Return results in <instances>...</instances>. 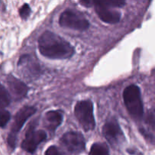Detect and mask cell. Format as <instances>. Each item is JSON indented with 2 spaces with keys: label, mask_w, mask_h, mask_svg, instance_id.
<instances>
[{
  "label": "cell",
  "mask_w": 155,
  "mask_h": 155,
  "mask_svg": "<svg viewBox=\"0 0 155 155\" xmlns=\"http://www.w3.org/2000/svg\"><path fill=\"white\" fill-rule=\"evenodd\" d=\"M39 50L50 59H67L72 57L74 48L68 41L51 31H45L39 38Z\"/></svg>",
  "instance_id": "obj_1"
},
{
  "label": "cell",
  "mask_w": 155,
  "mask_h": 155,
  "mask_svg": "<svg viewBox=\"0 0 155 155\" xmlns=\"http://www.w3.org/2000/svg\"><path fill=\"white\" fill-rule=\"evenodd\" d=\"M124 104L129 114L136 120L142 118L144 114V106L141 97V91L136 85L127 86L123 94Z\"/></svg>",
  "instance_id": "obj_2"
},
{
  "label": "cell",
  "mask_w": 155,
  "mask_h": 155,
  "mask_svg": "<svg viewBox=\"0 0 155 155\" xmlns=\"http://www.w3.org/2000/svg\"><path fill=\"white\" fill-rule=\"evenodd\" d=\"M93 103L90 100H83L77 103L74 114L82 128L86 132L92 131L95 127Z\"/></svg>",
  "instance_id": "obj_3"
},
{
  "label": "cell",
  "mask_w": 155,
  "mask_h": 155,
  "mask_svg": "<svg viewBox=\"0 0 155 155\" xmlns=\"http://www.w3.org/2000/svg\"><path fill=\"white\" fill-rule=\"evenodd\" d=\"M36 109L33 106H24L21 107L14 118V122L12 124V130L8 136V143L12 148H15L17 143V136L18 133L21 131V128L24 127L26 121L34 114Z\"/></svg>",
  "instance_id": "obj_4"
},
{
  "label": "cell",
  "mask_w": 155,
  "mask_h": 155,
  "mask_svg": "<svg viewBox=\"0 0 155 155\" xmlns=\"http://www.w3.org/2000/svg\"><path fill=\"white\" fill-rule=\"evenodd\" d=\"M59 24L62 27L75 30H86L89 27V22L81 12L73 9L64 11L59 18Z\"/></svg>",
  "instance_id": "obj_5"
},
{
  "label": "cell",
  "mask_w": 155,
  "mask_h": 155,
  "mask_svg": "<svg viewBox=\"0 0 155 155\" xmlns=\"http://www.w3.org/2000/svg\"><path fill=\"white\" fill-rule=\"evenodd\" d=\"M102 133L104 138L112 146H119L125 141L124 133L115 118H110L106 121Z\"/></svg>",
  "instance_id": "obj_6"
},
{
  "label": "cell",
  "mask_w": 155,
  "mask_h": 155,
  "mask_svg": "<svg viewBox=\"0 0 155 155\" xmlns=\"http://www.w3.org/2000/svg\"><path fill=\"white\" fill-rule=\"evenodd\" d=\"M61 143L71 154H79L84 151L86 141L83 134L79 132H68L61 138Z\"/></svg>",
  "instance_id": "obj_7"
},
{
  "label": "cell",
  "mask_w": 155,
  "mask_h": 155,
  "mask_svg": "<svg viewBox=\"0 0 155 155\" xmlns=\"http://www.w3.org/2000/svg\"><path fill=\"white\" fill-rule=\"evenodd\" d=\"M47 134L43 130H36L35 127H30L26 133L25 138L21 143V148L29 153H34L38 145L46 139Z\"/></svg>",
  "instance_id": "obj_8"
},
{
  "label": "cell",
  "mask_w": 155,
  "mask_h": 155,
  "mask_svg": "<svg viewBox=\"0 0 155 155\" xmlns=\"http://www.w3.org/2000/svg\"><path fill=\"white\" fill-rule=\"evenodd\" d=\"M92 5H95V12L100 19L107 24H117L120 21L121 14L120 12L111 9L112 8L106 6L101 1H92Z\"/></svg>",
  "instance_id": "obj_9"
},
{
  "label": "cell",
  "mask_w": 155,
  "mask_h": 155,
  "mask_svg": "<svg viewBox=\"0 0 155 155\" xmlns=\"http://www.w3.org/2000/svg\"><path fill=\"white\" fill-rule=\"evenodd\" d=\"M6 82L14 100L19 101L27 95L29 89L28 87L24 82L20 80L19 79L13 77L12 75H9L6 79Z\"/></svg>",
  "instance_id": "obj_10"
},
{
  "label": "cell",
  "mask_w": 155,
  "mask_h": 155,
  "mask_svg": "<svg viewBox=\"0 0 155 155\" xmlns=\"http://www.w3.org/2000/svg\"><path fill=\"white\" fill-rule=\"evenodd\" d=\"M63 119L64 117L61 112L58 110H50L45 114L44 125L51 133H54L62 124Z\"/></svg>",
  "instance_id": "obj_11"
},
{
  "label": "cell",
  "mask_w": 155,
  "mask_h": 155,
  "mask_svg": "<svg viewBox=\"0 0 155 155\" xmlns=\"http://www.w3.org/2000/svg\"><path fill=\"white\" fill-rule=\"evenodd\" d=\"M89 155H110V153L105 144L95 143L91 147Z\"/></svg>",
  "instance_id": "obj_12"
},
{
  "label": "cell",
  "mask_w": 155,
  "mask_h": 155,
  "mask_svg": "<svg viewBox=\"0 0 155 155\" xmlns=\"http://www.w3.org/2000/svg\"><path fill=\"white\" fill-rule=\"evenodd\" d=\"M10 94L2 83H0V107L5 108L9 105L11 101Z\"/></svg>",
  "instance_id": "obj_13"
},
{
  "label": "cell",
  "mask_w": 155,
  "mask_h": 155,
  "mask_svg": "<svg viewBox=\"0 0 155 155\" xmlns=\"http://www.w3.org/2000/svg\"><path fill=\"white\" fill-rule=\"evenodd\" d=\"M11 119V114L5 108L0 107V127L4 128Z\"/></svg>",
  "instance_id": "obj_14"
},
{
  "label": "cell",
  "mask_w": 155,
  "mask_h": 155,
  "mask_svg": "<svg viewBox=\"0 0 155 155\" xmlns=\"http://www.w3.org/2000/svg\"><path fill=\"white\" fill-rule=\"evenodd\" d=\"M30 12H31V9H30V5L28 4H24L22 7L20 8L19 14L20 16L22 19H27L30 15Z\"/></svg>",
  "instance_id": "obj_15"
},
{
  "label": "cell",
  "mask_w": 155,
  "mask_h": 155,
  "mask_svg": "<svg viewBox=\"0 0 155 155\" xmlns=\"http://www.w3.org/2000/svg\"><path fill=\"white\" fill-rule=\"evenodd\" d=\"M45 155H62L61 151L56 146H50L45 151Z\"/></svg>",
  "instance_id": "obj_16"
}]
</instances>
